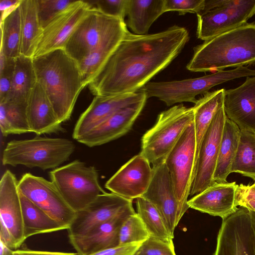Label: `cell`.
Listing matches in <instances>:
<instances>
[{
	"mask_svg": "<svg viewBox=\"0 0 255 255\" xmlns=\"http://www.w3.org/2000/svg\"><path fill=\"white\" fill-rule=\"evenodd\" d=\"M237 206L255 212V189L251 185H238L236 193Z\"/></svg>",
	"mask_w": 255,
	"mask_h": 255,
	"instance_id": "42",
	"label": "cell"
},
{
	"mask_svg": "<svg viewBox=\"0 0 255 255\" xmlns=\"http://www.w3.org/2000/svg\"><path fill=\"white\" fill-rule=\"evenodd\" d=\"M76 0H36L37 15L42 28H45L58 14Z\"/></svg>",
	"mask_w": 255,
	"mask_h": 255,
	"instance_id": "37",
	"label": "cell"
},
{
	"mask_svg": "<svg viewBox=\"0 0 255 255\" xmlns=\"http://www.w3.org/2000/svg\"><path fill=\"white\" fill-rule=\"evenodd\" d=\"M196 154L193 122L185 129L165 161L178 202L180 220L189 208L187 202L195 172Z\"/></svg>",
	"mask_w": 255,
	"mask_h": 255,
	"instance_id": "10",
	"label": "cell"
},
{
	"mask_svg": "<svg viewBox=\"0 0 255 255\" xmlns=\"http://www.w3.org/2000/svg\"><path fill=\"white\" fill-rule=\"evenodd\" d=\"M233 172L251 178L255 182V132L241 130L239 146L231 168Z\"/></svg>",
	"mask_w": 255,
	"mask_h": 255,
	"instance_id": "34",
	"label": "cell"
},
{
	"mask_svg": "<svg viewBox=\"0 0 255 255\" xmlns=\"http://www.w3.org/2000/svg\"><path fill=\"white\" fill-rule=\"evenodd\" d=\"M21 0H1L0 1L1 16L20 4Z\"/></svg>",
	"mask_w": 255,
	"mask_h": 255,
	"instance_id": "45",
	"label": "cell"
},
{
	"mask_svg": "<svg viewBox=\"0 0 255 255\" xmlns=\"http://www.w3.org/2000/svg\"><path fill=\"white\" fill-rule=\"evenodd\" d=\"M241 136L238 126L227 118L222 132L218 157L213 179L218 183H226L236 155Z\"/></svg>",
	"mask_w": 255,
	"mask_h": 255,
	"instance_id": "26",
	"label": "cell"
},
{
	"mask_svg": "<svg viewBox=\"0 0 255 255\" xmlns=\"http://www.w3.org/2000/svg\"><path fill=\"white\" fill-rule=\"evenodd\" d=\"M255 76V70L247 66L218 71L202 77L164 82H149L141 89L147 99L156 97L167 106L182 102H197L196 96L204 94L212 87L235 79Z\"/></svg>",
	"mask_w": 255,
	"mask_h": 255,
	"instance_id": "6",
	"label": "cell"
},
{
	"mask_svg": "<svg viewBox=\"0 0 255 255\" xmlns=\"http://www.w3.org/2000/svg\"><path fill=\"white\" fill-rule=\"evenodd\" d=\"M15 58L6 57L0 51V103L5 101L12 81Z\"/></svg>",
	"mask_w": 255,
	"mask_h": 255,
	"instance_id": "38",
	"label": "cell"
},
{
	"mask_svg": "<svg viewBox=\"0 0 255 255\" xmlns=\"http://www.w3.org/2000/svg\"><path fill=\"white\" fill-rule=\"evenodd\" d=\"M189 38L187 30L177 25L146 35L128 30L89 84L90 91L96 96L139 91L178 56Z\"/></svg>",
	"mask_w": 255,
	"mask_h": 255,
	"instance_id": "1",
	"label": "cell"
},
{
	"mask_svg": "<svg viewBox=\"0 0 255 255\" xmlns=\"http://www.w3.org/2000/svg\"><path fill=\"white\" fill-rule=\"evenodd\" d=\"M134 255H176L173 242L150 237L143 242Z\"/></svg>",
	"mask_w": 255,
	"mask_h": 255,
	"instance_id": "39",
	"label": "cell"
},
{
	"mask_svg": "<svg viewBox=\"0 0 255 255\" xmlns=\"http://www.w3.org/2000/svg\"><path fill=\"white\" fill-rule=\"evenodd\" d=\"M50 176L65 202L76 212L106 192L100 185L96 168L79 160L53 169Z\"/></svg>",
	"mask_w": 255,
	"mask_h": 255,
	"instance_id": "8",
	"label": "cell"
},
{
	"mask_svg": "<svg viewBox=\"0 0 255 255\" xmlns=\"http://www.w3.org/2000/svg\"><path fill=\"white\" fill-rule=\"evenodd\" d=\"M26 110L31 131L37 135L64 130L44 88L38 82L29 95Z\"/></svg>",
	"mask_w": 255,
	"mask_h": 255,
	"instance_id": "23",
	"label": "cell"
},
{
	"mask_svg": "<svg viewBox=\"0 0 255 255\" xmlns=\"http://www.w3.org/2000/svg\"><path fill=\"white\" fill-rule=\"evenodd\" d=\"M20 8V54L33 58L43 32L37 15L36 0H21Z\"/></svg>",
	"mask_w": 255,
	"mask_h": 255,
	"instance_id": "28",
	"label": "cell"
},
{
	"mask_svg": "<svg viewBox=\"0 0 255 255\" xmlns=\"http://www.w3.org/2000/svg\"><path fill=\"white\" fill-rule=\"evenodd\" d=\"M75 149L74 143L64 138L37 135L31 139L12 140L4 148L3 165H23L46 170L55 169L68 160Z\"/></svg>",
	"mask_w": 255,
	"mask_h": 255,
	"instance_id": "4",
	"label": "cell"
},
{
	"mask_svg": "<svg viewBox=\"0 0 255 255\" xmlns=\"http://www.w3.org/2000/svg\"><path fill=\"white\" fill-rule=\"evenodd\" d=\"M20 197L25 239L37 234L67 229L20 193Z\"/></svg>",
	"mask_w": 255,
	"mask_h": 255,
	"instance_id": "29",
	"label": "cell"
},
{
	"mask_svg": "<svg viewBox=\"0 0 255 255\" xmlns=\"http://www.w3.org/2000/svg\"><path fill=\"white\" fill-rule=\"evenodd\" d=\"M135 213L132 200L112 192H105L86 207L76 212L75 218L67 229L69 237L85 235L117 217Z\"/></svg>",
	"mask_w": 255,
	"mask_h": 255,
	"instance_id": "13",
	"label": "cell"
},
{
	"mask_svg": "<svg viewBox=\"0 0 255 255\" xmlns=\"http://www.w3.org/2000/svg\"><path fill=\"white\" fill-rule=\"evenodd\" d=\"M205 0H165L164 11H176L179 15L198 13L204 9Z\"/></svg>",
	"mask_w": 255,
	"mask_h": 255,
	"instance_id": "41",
	"label": "cell"
},
{
	"mask_svg": "<svg viewBox=\"0 0 255 255\" xmlns=\"http://www.w3.org/2000/svg\"><path fill=\"white\" fill-rule=\"evenodd\" d=\"M149 237L145 225L135 213L129 216L121 226L119 232V246L142 243Z\"/></svg>",
	"mask_w": 255,
	"mask_h": 255,
	"instance_id": "36",
	"label": "cell"
},
{
	"mask_svg": "<svg viewBox=\"0 0 255 255\" xmlns=\"http://www.w3.org/2000/svg\"><path fill=\"white\" fill-rule=\"evenodd\" d=\"M90 8L86 0H76L56 16L43 29L33 58L56 49H64L70 36Z\"/></svg>",
	"mask_w": 255,
	"mask_h": 255,
	"instance_id": "18",
	"label": "cell"
},
{
	"mask_svg": "<svg viewBox=\"0 0 255 255\" xmlns=\"http://www.w3.org/2000/svg\"><path fill=\"white\" fill-rule=\"evenodd\" d=\"M255 14V0H205L197 14V36L208 40L246 24Z\"/></svg>",
	"mask_w": 255,
	"mask_h": 255,
	"instance_id": "9",
	"label": "cell"
},
{
	"mask_svg": "<svg viewBox=\"0 0 255 255\" xmlns=\"http://www.w3.org/2000/svg\"><path fill=\"white\" fill-rule=\"evenodd\" d=\"M223 107L227 118L241 130L255 132V76L248 77L237 88L225 90Z\"/></svg>",
	"mask_w": 255,
	"mask_h": 255,
	"instance_id": "21",
	"label": "cell"
},
{
	"mask_svg": "<svg viewBox=\"0 0 255 255\" xmlns=\"http://www.w3.org/2000/svg\"><path fill=\"white\" fill-rule=\"evenodd\" d=\"M227 117L224 107L214 117L202 139L199 149L190 196H195L215 182L213 176Z\"/></svg>",
	"mask_w": 255,
	"mask_h": 255,
	"instance_id": "15",
	"label": "cell"
},
{
	"mask_svg": "<svg viewBox=\"0 0 255 255\" xmlns=\"http://www.w3.org/2000/svg\"><path fill=\"white\" fill-rule=\"evenodd\" d=\"M27 102L6 100L0 103V128L2 135L30 132Z\"/></svg>",
	"mask_w": 255,
	"mask_h": 255,
	"instance_id": "31",
	"label": "cell"
},
{
	"mask_svg": "<svg viewBox=\"0 0 255 255\" xmlns=\"http://www.w3.org/2000/svg\"><path fill=\"white\" fill-rule=\"evenodd\" d=\"M137 214L145 225L150 237L161 240L173 242L169 233L159 213L149 201L141 197L136 199Z\"/></svg>",
	"mask_w": 255,
	"mask_h": 255,
	"instance_id": "35",
	"label": "cell"
},
{
	"mask_svg": "<svg viewBox=\"0 0 255 255\" xmlns=\"http://www.w3.org/2000/svg\"><path fill=\"white\" fill-rule=\"evenodd\" d=\"M224 89L208 92L193 107L196 139V164L203 137L217 111L224 106Z\"/></svg>",
	"mask_w": 255,
	"mask_h": 255,
	"instance_id": "27",
	"label": "cell"
},
{
	"mask_svg": "<svg viewBox=\"0 0 255 255\" xmlns=\"http://www.w3.org/2000/svg\"><path fill=\"white\" fill-rule=\"evenodd\" d=\"M146 100H142L119 110L77 141L92 147L123 136L131 129Z\"/></svg>",
	"mask_w": 255,
	"mask_h": 255,
	"instance_id": "20",
	"label": "cell"
},
{
	"mask_svg": "<svg viewBox=\"0 0 255 255\" xmlns=\"http://www.w3.org/2000/svg\"><path fill=\"white\" fill-rule=\"evenodd\" d=\"M251 186L255 189V182Z\"/></svg>",
	"mask_w": 255,
	"mask_h": 255,
	"instance_id": "48",
	"label": "cell"
},
{
	"mask_svg": "<svg viewBox=\"0 0 255 255\" xmlns=\"http://www.w3.org/2000/svg\"><path fill=\"white\" fill-rule=\"evenodd\" d=\"M152 176V167L140 154L134 156L123 165L106 183L112 193L133 200L142 197L147 191Z\"/></svg>",
	"mask_w": 255,
	"mask_h": 255,
	"instance_id": "17",
	"label": "cell"
},
{
	"mask_svg": "<svg viewBox=\"0 0 255 255\" xmlns=\"http://www.w3.org/2000/svg\"><path fill=\"white\" fill-rule=\"evenodd\" d=\"M238 186L236 182H215L188 200L189 208L224 219L235 213L238 208L236 203Z\"/></svg>",
	"mask_w": 255,
	"mask_h": 255,
	"instance_id": "22",
	"label": "cell"
},
{
	"mask_svg": "<svg viewBox=\"0 0 255 255\" xmlns=\"http://www.w3.org/2000/svg\"><path fill=\"white\" fill-rule=\"evenodd\" d=\"M142 197L154 206L174 237V230L180 221L179 207L170 174L165 162L152 167L151 182Z\"/></svg>",
	"mask_w": 255,
	"mask_h": 255,
	"instance_id": "19",
	"label": "cell"
},
{
	"mask_svg": "<svg viewBox=\"0 0 255 255\" xmlns=\"http://www.w3.org/2000/svg\"><path fill=\"white\" fill-rule=\"evenodd\" d=\"M135 213H127L107 221L88 234L70 237L69 241L80 255H91L119 246V232L125 220Z\"/></svg>",
	"mask_w": 255,
	"mask_h": 255,
	"instance_id": "24",
	"label": "cell"
},
{
	"mask_svg": "<svg viewBox=\"0 0 255 255\" xmlns=\"http://www.w3.org/2000/svg\"><path fill=\"white\" fill-rule=\"evenodd\" d=\"M36 82L37 77L32 58L20 54L15 59L11 86L5 101L27 102Z\"/></svg>",
	"mask_w": 255,
	"mask_h": 255,
	"instance_id": "30",
	"label": "cell"
},
{
	"mask_svg": "<svg viewBox=\"0 0 255 255\" xmlns=\"http://www.w3.org/2000/svg\"><path fill=\"white\" fill-rule=\"evenodd\" d=\"M165 0H128L126 22L134 34H148L153 23L164 11Z\"/></svg>",
	"mask_w": 255,
	"mask_h": 255,
	"instance_id": "25",
	"label": "cell"
},
{
	"mask_svg": "<svg viewBox=\"0 0 255 255\" xmlns=\"http://www.w3.org/2000/svg\"><path fill=\"white\" fill-rule=\"evenodd\" d=\"M142 243H132L106 249L91 255H134Z\"/></svg>",
	"mask_w": 255,
	"mask_h": 255,
	"instance_id": "43",
	"label": "cell"
},
{
	"mask_svg": "<svg viewBox=\"0 0 255 255\" xmlns=\"http://www.w3.org/2000/svg\"><path fill=\"white\" fill-rule=\"evenodd\" d=\"M251 224L254 232L255 239V212L250 211Z\"/></svg>",
	"mask_w": 255,
	"mask_h": 255,
	"instance_id": "47",
	"label": "cell"
},
{
	"mask_svg": "<svg viewBox=\"0 0 255 255\" xmlns=\"http://www.w3.org/2000/svg\"><path fill=\"white\" fill-rule=\"evenodd\" d=\"M18 188L20 194L67 229L69 228L76 212L67 204L52 181L26 173L18 181Z\"/></svg>",
	"mask_w": 255,
	"mask_h": 255,
	"instance_id": "12",
	"label": "cell"
},
{
	"mask_svg": "<svg viewBox=\"0 0 255 255\" xmlns=\"http://www.w3.org/2000/svg\"><path fill=\"white\" fill-rule=\"evenodd\" d=\"M194 122L193 108L175 105L160 113L141 138L139 153L153 166L165 161L187 127Z\"/></svg>",
	"mask_w": 255,
	"mask_h": 255,
	"instance_id": "5",
	"label": "cell"
},
{
	"mask_svg": "<svg viewBox=\"0 0 255 255\" xmlns=\"http://www.w3.org/2000/svg\"><path fill=\"white\" fill-rule=\"evenodd\" d=\"M125 35L110 40L78 63L85 87L89 85L100 70Z\"/></svg>",
	"mask_w": 255,
	"mask_h": 255,
	"instance_id": "33",
	"label": "cell"
},
{
	"mask_svg": "<svg viewBox=\"0 0 255 255\" xmlns=\"http://www.w3.org/2000/svg\"><path fill=\"white\" fill-rule=\"evenodd\" d=\"M145 99L146 95L141 89L131 93L95 96L75 124L73 138L78 140L117 112Z\"/></svg>",
	"mask_w": 255,
	"mask_h": 255,
	"instance_id": "16",
	"label": "cell"
},
{
	"mask_svg": "<svg viewBox=\"0 0 255 255\" xmlns=\"http://www.w3.org/2000/svg\"><path fill=\"white\" fill-rule=\"evenodd\" d=\"M11 255H80L78 253H70L48 251H34L29 249L16 250Z\"/></svg>",
	"mask_w": 255,
	"mask_h": 255,
	"instance_id": "44",
	"label": "cell"
},
{
	"mask_svg": "<svg viewBox=\"0 0 255 255\" xmlns=\"http://www.w3.org/2000/svg\"><path fill=\"white\" fill-rule=\"evenodd\" d=\"M214 255H255L250 211L241 207L222 220Z\"/></svg>",
	"mask_w": 255,
	"mask_h": 255,
	"instance_id": "14",
	"label": "cell"
},
{
	"mask_svg": "<svg viewBox=\"0 0 255 255\" xmlns=\"http://www.w3.org/2000/svg\"><path fill=\"white\" fill-rule=\"evenodd\" d=\"M0 51L7 58H16L21 54L20 4L0 17Z\"/></svg>",
	"mask_w": 255,
	"mask_h": 255,
	"instance_id": "32",
	"label": "cell"
},
{
	"mask_svg": "<svg viewBox=\"0 0 255 255\" xmlns=\"http://www.w3.org/2000/svg\"><path fill=\"white\" fill-rule=\"evenodd\" d=\"M255 63V22L246 23L194 47L186 68L192 72L218 71Z\"/></svg>",
	"mask_w": 255,
	"mask_h": 255,
	"instance_id": "3",
	"label": "cell"
},
{
	"mask_svg": "<svg viewBox=\"0 0 255 255\" xmlns=\"http://www.w3.org/2000/svg\"><path fill=\"white\" fill-rule=\"evenodd\" d=\"M128 30L125 21L91 7L70 36L64 49L79 63L110 40L125 35Z\"/></svg>",
	"mask_w": 255,
	"mask_h": 255,
	"instance_id": "7",
	"label": "cell"
},
{
	"mask_svg": "<svg viewBox=\"0 0 255 255\" xmlns=\"http://www.w3.org/2000/svg\"><path fill=\"white\" fill-rule=\"evenodd\" d=\"M18 182L9 170L5 171L0 181V241L12 251L26 240Z\"/></svg>",
	"mask_w": 255,
	"mask_h": 255,
	"instance_id": "11",
	"label": "cell"
},
{
	"mask_svg": "<svg viewBox=\"0 0 255 255\" xmlns=\"http://www.w3.org/2000/svg\"><path fill=\"white\" fill-rule=\"evenodd\" d=\"M37 82L44 88L61 123L69 120L85 87L78 63L64 49L33 57Z\"/></svg>",
	"mask_w": 255,
	"mask_h": 255,
	"instance_id": "2",
	"label": "cell"
},
{
	"mask_svg": "<svg viewBox=\"0 0 255 255\" xmlns=\"http://www.w3.org/2000/svg\"><path fill=\"white\" fill-rule=\"evenodd\" d=\"M12 251L7 248L4 244H0V255H11Z\"/></svg>",
	"mask_w": 255,
	"mask_h": 255,
	"instance_id": "46",
	"label": "cell"
},
{
	"mask_svg": "<svg viewBox=\"0 0 255 255\" xmlns=\"http://www.w3.org/2000/svg\"><path fill=\"white\" fill-rule=\"evenodd\" d=\"M91 7H95L103 13L125 21L127 15L128 0H86Z\"/></svg>",
	"mask_w": 255,
	"mask_h": 255,
	"instance_id": "40",
	"label": "cell"
}]
</instances>
